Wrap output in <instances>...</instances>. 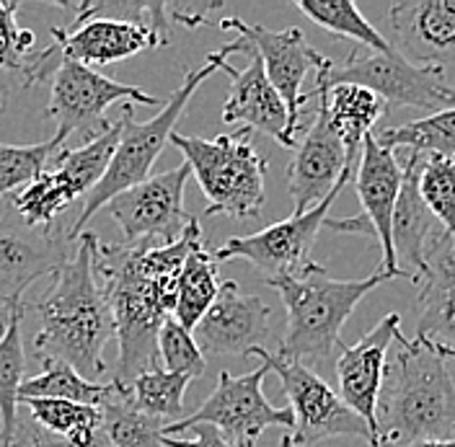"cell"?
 I'll list each match as a JSON object with an SVG mask.
<instances>
[{"label": "cell", "instance_id": "6da1fadb", "mask_svg": "<svg viewBox=\"0 0 455 447\" xmlns=\"http://www.w3.org/2000/svg\"><path fill=\"white\" fill-rule=\"evenodd\" d=\"M93 275L101 284L114 318L119 357L114 388L124 391L142 372L161 367L158 334L176 306V282L187 256L204 243L197 218L169 246L158 243H104L88 233Z\"/></svg>", "mask_w": 455, "mask_h": 447}, {"label": "cell", "instance_id": "7a4b0ae2", "mask_svg": "<svg viewBox=\"0 0 455 447\" xmlns=\"http://www.w3.org/2000/svg\"><path fill=\"white\" fill-rule=\"evenodd\" d=\"M34 310L39 313V331L34 336L36 360L70 364L85 380L101 383L107 375L104 347L114 336V318L93 275L88 230L76 253L57 269L47 298L34 303Z\"/></svg>", "mask_w": 455, "mask_h": 447}, {"label": "cell", "instance_id": "3957f363", "mask_svg": "<svg viewBox=\"0 0 455 447\" xmlns=\"http://www.w3.org/2000/svg\"><path fill=\"white\" fill-rule=\"evenodd\" d=\"M398 355L386 364L378 395V445L411 447L455 440V383L437 344L398 336Z\"/></svg>", "mask_w": 455, "mask_h": 447}, {"label": "cell", "instance_id": "277c9868", "mask_svg": "<svg viewBox=\"0 0 455 447\" xmlns=\"http://www.w3.org/2000/svg\"><path fill=\"white\" fill-rule=\"evenodd\" d=\"M251 44L246 39H235L230 44H223L220 50L210 52L204 57V65L197 70L184 73L181 85L169 96V101H164V109L156 114L148 122H135L132 116V104H124L119 114V142L114 150V158L104 179L96 184V189L85 196L84 210L76 218V223L68 227V241H76L84 235V227L88 220L112 202L119 192H127L130 187L140 184L145 179H150V171L156 166L161 150L166 148L173 124L179 122V116L184 114L187 104L192 101L195 91L204 84L212 73L223 70L230 55H249Z\"/></svg>", "mask_w": 455, "mask_h": 447}, {"label": "cell", "instance_id": "5b68a950", "mask_svg": "<svg viewBox=\"0 0 455 447\" xmlns=\"http://www.w3.org/2000/svg\"><path fill=\"white\" fill-rule=\"evenodd\" d=\"M394 275L375 272L365 280H334L321 264L313 261L300 277L267 282L283 298L287 310L280 355L295 363H329L341 344V329L363 298Z\"/></svg>", "mask_w": 455, "mask_h": 447}, {"label": "cell", "instance_id": "8992f818", "mask_svg": "<svg viewBox=\"0 0 455 447\" xmlns=\"http://www.w3.org/2000/svg\"><path fill=\"white\" fill-rule=\"evenodd\" d=\"M192 168L202 195L207 196V215H228L251 220L261 215L267 199V161L256 153L251 130L218 135L212 140L171 132L169 138Z\"/></svg>", "mask_w": 455, "mask_h": 447}, {"label": "cell", "instance_id": "52a82bcc", "mask_svg": "<svg viewBox=\"0 0 455 447\" xmlns=\"http://www.w3.org/2000/svg\"><path fill=\"white\" fill-rule=\"evenodd\" d=\"M329 85L355 84L372 91L391 109H425L443 112L455 107V88L448 85L443 68L414 65L394 52H372L368 47H355L341 62L326 57L318 68Z\"/></svg>", "mask_w": 455, "mask_h": 447}, {"label": "cell", "instance_id": "ba28073f", "mask_svg": "<svg viewBox=\"0 0 455 447\" xmlns=\"http://www.w3.org/2000/svg\"><path fill=\"white\" fill-rule=\"evenodd\" d=\"M269 367V372H277L283 391L290 401L292 411V445L311 447L334 440V437H355L365 440L370 447H378L375 435L370 432L363 417H357L318 372H313L308 364L287 360L280 352H269L259 347L251 352Z\"/></svg>", "mask_w": 455, "mask_h": 447}, {"label": "cell", "instance_id": "9c48e42d", "mask_svg": "<svg viewBox=\"0 0 455 447\" xmlns=\"http://www.w3.org/2000/svg\"><path fill=\"white\" fill-rule=\"evenodd\" d=\"M119 142V119L81 148H65L34 184L8 196V204L31 227L55 230V220L78 196H88L104 179Z\"/></svg>", "mask_w": 455, "mask_h": 447}, {"label": "cell", "instance_id": "30bf717a", "mask_svg": "<svg viewBox=\"0 0 455 447\" xmlns=\"http://www.w3.org/2000/svg\"><path fill=\"white\" fill-rule=\"evenodd\" d=\"M269 367L261 363L256 370L246 375H230L220 372L215 391L207 395V401L199 406L195 414H187L184 419L173 421L164 429V435H184L192 427L199 424H210L215 427L228 443L238 447H256V440L261 437L264 429L269 427H284L292 429L295 419L290 406L277 409L267 401V395L261 391L264 378H267Z\"/></svg>", "mask_w": 455, "mask_h": 447}, {"label": "cell", "instance_id": "8fae6325", "mask_svg": "<svg viewBox=\"0 0 455 447\" xmlns=\"http://www.w3.org/2000/svg\"><path fill=\"white\" fill-rule=\"evenodd\" d=\"M355 171L347 168L341 173L339 184L334 192L313 204L303 215H290L283 223L269 225L251 235H235L228 238L223 249L212 251V259L220 264L228 259H243L264 275V282L284 280V277H300L311 267V249L318 238V230L329 220V210L341 195L344 184L352 181Z\"/></svg>", "mask_w": 455, "mask_h": 447}, {"label": "cell", "instance_id": "7c38bea8", "mask_svg": "<svg viewBox=\"0 0 455 447\" xmlns=\"http://www.w3.org/2000/svg\"><path fill=\"white\" fill-rule=\"evenodd\" d=\"M124 101V104H164L161 99L145 93L138 85H127L101 76L99 70L76 62L70 57L60 55V65L50 78V104L47 114L57 122V130L70 135H84L85 142L99 138L112 127L104 116L107 109Z\"/></svg>", "mask_w": 455, "mask_h": 447}, {"label": "cell", "instance_id": "4fadbf2b", "mask_svg": "<svg viewBox=\"0 0 455 447\" xmlns=\"http://www.w3.org/2000/svg\"><path fill=\"white\" fill-rule=\"evenodd\" d=\"M189 176L192 168L181 164L114 196L107 210L122 227L127 243L169 246L184 235L187 225L192 223V215L184 207Z\"/></svg>", "mask_w": 455, "mask_h": 447}, {"label": "cell", "instance_id": "5bb4252c", "mask_svg": "<svg viewBox=\"0 0 455 447\" xmlns=\"http://www.w3.org/2000/svg\"><path fill=\"white\" fill-rule=\"evenodd\" d=\"M355 179V192L363 202V215L360 218H329L326 225L334 230H349V233H368L370 238H375L380 243V272L403 277V272H398L396 253H394V238H391V223H394V212H396L398 195H401V184H403V168L398 161L396 150L383 148L380 142L370 135L363 153H360V164H357Z\"/></svg>", "mask_w": 455, "mask_h": 447}, {"label": "cell", "instance_id": "9a60e30c", "mask_svg": "<svg viewBox=\"0 0 455 447\" xmlns=\"http://www.w3.org/2000/svg\"><path fill=\"white\" fill-rule=\"evenodd\" d=\"M220 28L238 31L241 39H246L254 47L256 55L261 57L269 84L275 85V91L283 96L292 132H298L300 119H303V104L311 101V93H303L300 85L311 70H318L326 62V57L313 50L306 34L298 27L272 31V28L249 24V21L233 16V19H223Z\"/></svg>", "mask_w": 455, "mask_h": 447}, {"label": "cell", "instance_id": "2e32d148", "mask_svg": "<svg viewBox=\"0 0 455 447\" xmlns=\"http://www.w3.org/2000/svg\"><path fill=\"white\" fill-rule=\"evenodd\" d=\"M68 233L31 227L8 204L0 215V306H19L34 282L57 275L68 261Z\"/></svg>", "mask_w": 455, "mask_h": 447}, {"label": "cell", "instance_id": "e0dca14e", "mask_svg": "<svg viewBox=\"0 0 455 447\" xmlns=\"http://www.w3.org/2000/svg\"><path fill=\"white\" fill-rule=\"evenodd\" d=\"M398 336H401V315L394 310L386 318H380L357 344H339V357L334 364L339 398L357 417L365 419L375 440H378V421H375L378 395L388 364V349Z\"/></svg>", "mask_w": 455, "mask_h": 447}, {"label": "cell", "instance_id": "ac0fdd59", "mask_svg": "<svg viewBox=\"0 0 455 447\" xmlns=\"http://www.w3.org/2000/svg\"><path fill=\"white\" fill-rule=\"evenodd\" d=\"M311 99L318 101L311 130L303 140L295 142V156L287 166V189L295 207L292 215H303L313 204L326 199L339 184L341 173L352 168L347 164L344 145L329 122L323 99L315 91H311Z\"/></svg>", "mask_w": 455, "mask_h": 447}, {"label": "cell", "instance_id": "d6986e66", "mask_svg": "<svg viewBox=\"0 0 455 447\" xmlns=\"http://www.w3.org/2000/svg\"><path fill=\"white\" fill-rule=\"evenodd\" d=\"M272 310L259 295H243L233 280L220 282L215 303L192 331L199 352L215 357H246L269 339Z\"/></svg>", "mask_w": 455, "mask_h": 447}, {"label": "cell", "instance_id": "ffe728a7", "mask_svg": "<svg viewBox=\"0 0 455 447\" xmlns=\"http://www.w3.org/2000/svg\"><path fill=\"white\" fill-rule=\"evenodd\" d=\"M391 47L414 65L455 62V0H401L388 11Z\"/></svg>", "mask_w": 455, "mask_h": 447}, {"label": "cell", "instance_id": "44dd1931", "mask_svg": "<svg viewBox=\"0 0 455 447\" xmlns=\"http://www.w3.org/2000/svg\"><path fill=\"white\" fill-rule=\"evenodd\" d=\"M230 76V93L223 107L226 124H243L251 132H261L267 138H275L283 148H295V132L290 127V114L284 107L283 96L269 84L261 57L254 47L249 50V65L243 70H235L230 62L223 65Z\"/></svg>", "mask_w": 455, "mask_h": 447}, {"label": "cell", "instance_id": "7402d4cb", "mask_svg": "<svg viewBox=\"0 0 455 447\" xmlns=\"http://www.w3.org/2000/svg\"><path fill=\"white\" fill-rule=\"evenodd\" d=\"M52 44L62 57H70L76 62H84L88 68L93 65H112L119 60L138 55L142 50L161 47L164 39L150 27H142L124 19H107L93 16L85 21H76L73 31L52 27Z\"/></svg>", "mask_w": 455, "mask_h": 447}, {"label": "cell", "instance_id": "603a6c76", "mask_svg": "<svg viewBox=\"0 0 455 447\" xmlns=\"http://www.w3.org/2000/svg\"><path fill=\"white\" fill-rule=\"evenodd\" d=\"M419 158L422 153H411V150H406L403 158H398L403 168V184H401V195H398L396 212L391 223L398 272H403V277L414 284L425 275L429 246L445 233L440 230L443 225L435 220V215L427 210V204L419 196V187H417Z\"/></svg>", "mask_w": 455, "mask_h": 447}, {"label": "cell", "instance_id": "cb8c5ba5", "mask_svg": "<svg viewBox=\"0 0 455 447\" xmlns=\"http://www.w3.org/2000/svg\"><path fill=\"white\" fill-rule=\"evenodd\" d=\"M417 287V336L455 349V241L448 233L429 246Z\"/></svg>", "mask_w": 455, "mask_h": 447}, {"label": "cell", "instance_id": "d4e9b609", "mask_svg": "<svg viewBox=\"0 0 455 447\" xmlns=\"http://www.w3.org/2000/svg\"><path fill=\"white\" fill-rule=\"evenodd\" d=\"M323 104L329 122L337 132V138L344 145L347 164L355 168L357 153H363V145L372 135V127L386 112L383 99H378L372 91L355 84L329 85L321 70H315V88H313Z\"/></svg>", "mask_w": 455, "mask_h": 447}, {"label": "cell", "instance_id": "484cf974", "mask_svg": "<svg viewBox=\"0 0 455 447\" xmlns=\"http://www.w3.org/2000/svg\"><path fill=\"white\" fill-rule=\"evenodd\" d=\"M27 306L19 303L11 310L8 331L0 339V447L19 445L21 424H19V401H21V386L27 372V355H24V323Z\"/></svg>", "mask_w": 455, "mask_h": 447}, {"label": "cell", "instance_id": "4316f807", "mask_svg": "<svg viewBox=\"0 0 455 447\" xmlns=\"http://www.w3.org/2000/svg\"><path fill=\"white\" fill-rule=\"evenodd\" d=\"M220 292L218 280V261L212 259V251L204 249V243L187 256L181 275L176 282V306L173 318L187 329L195 331L197 323L204 318V313L215 303Z\"/></svg>", "mask_w": 455, "mask_h": 447}, {"label": "cell", "instance_id": "83f0119b", "mask_svg": "<svg viewBox=\"0 0 455 447\" xmlns=\"http://www.w3.org/2000/svg\"><path fill=\"white\" fill-rule=\"evenodd\" d=\"M19 403L27 406L31 419L42 429L57 435L65 447H91V443L101 435L104 414L96 406L50 398H21Z\"/></svg>", "mask_w": 455, "mask_h": 447}, {"label": "cell", "instance_id": "f1b7e54d", "mask_svg": "<svg viewBox=\"0 0 455 447\" xmlns=\"http://www.w3.org/2000/svg\"><path fill=\"white\" fill-rule=\"evenodd\" d=\"M372 138L388 150H411L455 161V107L443 112L427 114L422 119L403 122L398 127L378 130Z\"/></svg>", "mask_w": 455, "mask_h": 447}, {"label": "cell", "instance_id": "f546056e", "mask_svg": "<svg viewBox=\"0 0 455 447\" xmlns=\"http://www.w3.org/2000/svg\"><path fill=\"white\" fill-rule=\"evenodd\" d=\"M295 8L329 34L355 42V47H368L383 55L394 52L391 42L370 24L352 0H295Z\"/></svg>", "mask_w": 455, "mask_h": 447}, {"label": "cell", "instance_id": "4dcf8cb0", "mask_svg": "<svg viewBox=\"0 0 455 447\" xmlns=\"http://www.w3.org/2000/svg\"><path fill=\"white\" fill-rule=\"evenodd\" d=\"M104 414L101 435L114 447H164V429L169 421L148 417L127 393H114L99 406Z\"/></svg>", "mask_w": 455, "mask_h": 447}, {"label": "cell", "instance_id": "1f68e13d", "mask_svg": "<svg viewBox=\"0 0 455 447\" xmlns=\"http://www.w3.org/2000/svg\"><path fill=\"white\" fill-rule=\"evenodd\" d=\"M114 393V383H91L78 375L70 364L44 363L42 372L27 378L21 386V398H50V401H68L81 406H101Z\"/></svg>", "mask_w": 455, "mask_h": 447}, {"label": "cell", "instance_id": "d6a6232c", "mask_svg": "<svg viewBox=\"0 0 455 447\" xmlns=\"http://www.w3.org/2000/svg\"><path fill=\"white\" fill-rule=\"evenodd\" d=\"M192 378L189 375H179V372H169L164 367L148 370L140 378L132 380L130 388L119 393H127L132 398V403L145 411L148 417L164 419L173 424V421L184 419V393L189 388Z\"/></svg>", "mask_w": 455, "mask_h": 447}, {"label": "cell", "instance_id": "836d02e7", "mask_svg": "<svg viewBox=\"0 0 455 447\" xmlns=\"http://www.w3.org/2000/svg\"><path fill=\"white\" fill-rule=\"evenodd\" d=\"M65 142H68V135L60 130L52 140L36 142V145L0 142V196L16 195L19 187L27 189L28 184H34L68 148Z\"/></svg>", "mask_w": 455, "mask_h": 447}, {"label": "cell", "instance_id": "e575fe53", "mask_svg": "<svg viewBox=\"0 0 455 447\" xmlns=\"http://www.w3.org/2000/svg\"><path fill=\"white\" fill-rule=\"evenodd\" d=\"M417 187L427 210L455 241V161L422 153Z\"/></svg>", "mask_w": 455, "mask_h": 447}, {"label": "cell", "instance_id": "d590c367", "mask_svg": "<svg viewBox=\"0 0 455 447\" xmlns=\"http://www.w3.org/2000/svg\"><path fill=\"white\" fill-rule=\"evenodd\" d=\"M19 0H0V68L27 81L36 47V34L19 27Z\"/></svg>", "mask_w": 455, "mask_h": 447}, {"label": "cell", "instance_id": "8d00e7d4", "mask_svg": "<svg viewBox=\"0 0 455 447\" xmlns=\"http://www.w3.org/2000/svg\"><path fill=\"white\" fill-rule=\"evenodd\" d=\"M158 360L164 363V370L179 372V375H189L192 380L202 378L207 363L204 355L199 352L195 334L187 331L173 315L166 318V323L161 326L158 334Z\"/></svg>", "mask_w": 455, "mask_h": 447}, {"label": "cell", "instance_id": "74e56055", "mask_svg": "<svg viewBox=\"0 0 455 447\" xmlns=\"http://www.w3.org/2000/svg\"><path fill=\"white\" fill-rule=\"evenodd\" d=\"M195 437H187V440H179V437H166L164 435V447H238L233 443H228L226 437L210 427V424H199V427H192L189 429Z\"/></svg>", "mask_w": 455, "mask_h": 447}, {"label": "cell", "instance_id": "f35d334b", "mask_svg": "<svg viewBox=\"0 0 455 447\" xmlns=\"http://www.w3.org/2000/svg\"><path fill=\"white\" fill-rule=\"evenodd\" d=\"M11 310H13V306L5 307L0 306V339L5 336V331H8V323H11Z\"/></svg>", "mask_w": 455, "mask_h": 447}, {"label": "cell", "instance_id": "ab89813d", "mask_svg": "<svg viewBox=\"0 0 455 447\" xmlns=\"http://www.w3.org/2000/svg\"><path fill=\"white\" fill-rule=\"evenodd\" d=\"M411 447H455V440H432V443H419Z\"/></svg>", "mask_w": 455, "mask_h": 447}, {"label": "cell", "instance_id": "60d3db41", "mask_svg": "<svg viewBox=\"0 0 455 447\" xmlns=\"http://www.w3.org/2000/svg\"><path fill=\"white\" fill-rule=\"evenodd\" d=\"M437 349H440V355H443L445 360H453L455 363V349H451V347H440V344H437Z\"/></svg>", "mask_w": 455, "mask_h": 447}, {"label": "cell", "instance_id": "b9f144b4", "mask_svg": "<svg viewBox=\"0 0 455 447\" xmlns=\"http://www.w3.org/2000/svg\"><path fill=\"white\" fill-rule=\"evenodd\" d=\"M91 447H114V445L109 443V440H107V437H104V435H99V437H96V440L91 443Z\"/></svg>", "mask_w": 455, "mask_h": 447}, {"label": "cell", "instance_id": "7bdbcfd3", "mask_svg": "<svg viewBox=\"0 0 455 447\" xmlns=\"http://www.w3.org/2000/svg\"><path fill=\"white\" fill-rule=\"evenodd\" d=\"M283 447H295L292 445V437H290V435H284L283 437Z\"/></svg>", "mask_w": 455, "mask_h": 447}, {"label": "cell", "instance_id": "ee69618b", "mask_svg": "<svg viewBox=\"0 0 455 447\" xmlns=\"http://www.w3.org/2000/svg\"><path fill=\"white\" fill-rule=\"evenodd\" d=\"M16 447H21V445H16ZM31 447H55V445H42V443H34Z\"/></svg>", "mask_w": 455, "mask_h": 447}, {"label": "cell", "instance_id": "f6af8a7d", "mask_svg": "<svg viewBox=\"0 0 455 447\" xmlns=\"http://www.w3.org/2000/svg\"><path fill=\"white\" fill-rule=\"evenodd\" d=\"M0 112H3V93H0Z\"/></svg>", "mask_w": 455, "mask_h": 447}]
</instances>
